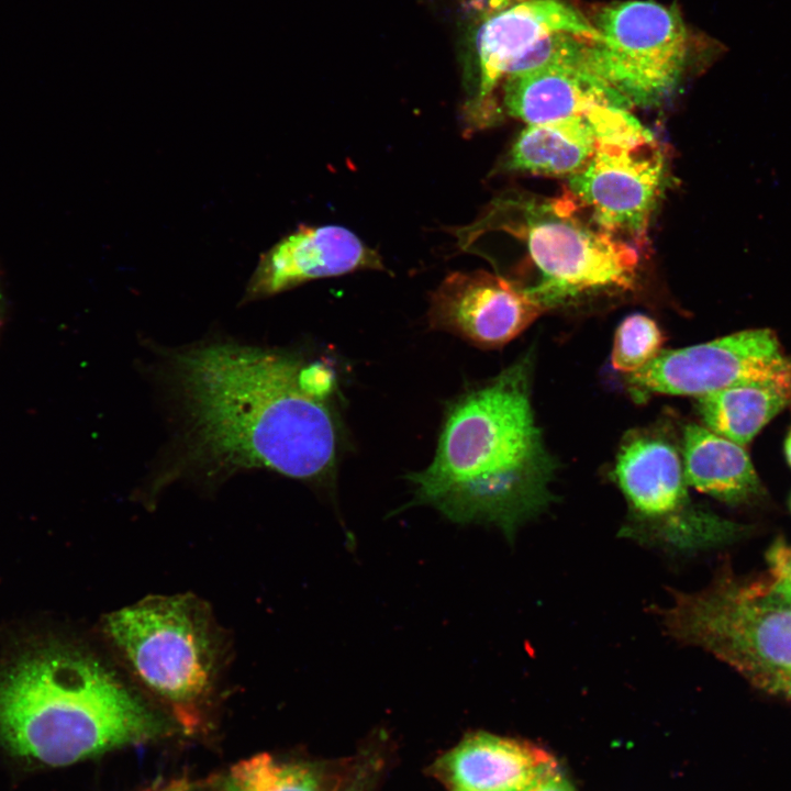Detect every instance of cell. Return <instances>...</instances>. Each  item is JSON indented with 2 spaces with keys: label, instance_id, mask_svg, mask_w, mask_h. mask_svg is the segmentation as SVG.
<instances>
[{
  "label": "cell",
  "instance_id": "obj_15",
  "mask_svg": "<svg viewBox=\"0 0 791 791\" xmlns=\"http://www.w3.org/2000/svg\"><path fill=\"white\" fill-rule=\"evenodd\" d=\"M505 112L527 124L582 116L602 107L631 103L583 66L556 65L511 75L503 80Z\"/></svg>",
  "mask_w": 791,
  "mask_h": 791
},
{
  "label": "cell",
  "instance_id": "obj_14",
  "mask_svg": "<svg viewBox=\"0 0 791 791\" xmlns=\"http://www.w3.org/2000/svg\"><path fill=\"white\" fill-rule=\"evenodd\" d=\"M630 109L602 107L582 115L527 124L513 142L501 167L542 176H573L601 143L635 133L640 123Z\"/></svg>",
  "mask_w": 791,
  "mask_h": 791
},
{
  "label": "cell",
  "instance_id": "obj_26",
  "mask_svg": "<svg viewBox=\"0 0 791 791\" xmlns=\"http://www.w3.org/2000/svg\"><path fill=\"white\" fill-rule=\"evenodd\" d=\"M790 506H791V500H790Z\"/></svg>",
  "mask_w": 791,
  "mask_h": 791
},
{
  "label": "cell",
  "instance_id": "obj_4",
  "mask_svg": "<svg viewBox=\"0 0 791 791\" xmlns=\"http://www.w3.org/2000/svg\"><path fill=\"white\" fill-rule=\"evenodd\" d=\"M571 194L555 199L504 197L472 224L455 230L467 249L491 231H503L525 242L542 279L531 287L548 309L583 294L633 287L637 250L628 243L579 218Z\"/></svg>",
  "mask_w": 791,
  "mask_h": 791
},
{
  "label": "cell",
  "instance_id": "obj_7",
  "mask_svg": "<svg viewBox=\"0 0 791 791\" xmlns=\"http://www.w3.org/2000/svg\"><path fill=\"white\" fill-rule=\"evenodd\" d=\"M614 475L630 504L623 537L670 554H692L728 544L743 531L691 503L680 457L662 439L628 441L619 453Z\"/></svg>",
  "mask_w": 791,
  "mask_h": 791
},
{
  "label": "cell",
  "instance_id": "obj_17",
  "mask_svg": "<svg viewBox=\"0 0 791 791\" xmlns=\"http://www.w3.org/2000/svg\"><path fill=\"white\" fill-rule=\"evenodd\" d=\"M687 484L727 504H740L761 493V484L743 446L697 424L683 434Z\"/></svg>",
  "mask_w": 791,
  "mask_h": 791
},
{
  "label": "cell",
  "instance_id": "obj_1",
  "mask_svg": "<svg viewBox=\"0 0 791 791\" xmlns=\"http://www.w3.org/2000/svg\"><path fill=\"white\" fill-rule=\"evenodd\" d=\"M168 369L187 421L181 466L212 476L265 468L311 482L332 476L338 424L324 365L214 343L175 353Z\"/></svg>",
  "mask_w": 791,
  "mask_h": 791
},
{
  "label": "cell",
  "instance_id": "obj_19",
  "mask_svg": "<svg viewBox=\"0 0 791 791\" xmlns=\"http://www.w3.org/2000/svg\"><path fill=\"white\" fill-rule=\"evenodd\" d=\"M321 769L259 754L233 766L219 791H345Z\"/></svg>",
  "mask_w": 791,
  "mask_h": 791
},
{
  "label": "cell",
  "instance_id": "obj_3",
  "mask_svg": "<svg viewBox=\"0 0 791 791\" xmlns=\"http://www.w3.org/2000/svg\"><path fill=\"white\" fill-rule=\"evenodd\" d=\"M166 729L112 672L76 649L30 655L0 681V738L40 764L70 765Z\"/></svg>",
  "mask_w": 791,
  "mask_h": 791
},
{
  "label": "cell",
  "instance_id": "obj_24",
  "mask_svg": "<svg viewBox=\"0 0 791 791\" xmlns=\"http://www.w3.org/2000/svg\"><path fill=\"white\" fill-rule=\"evenodd\" d=\"M360 780L356 781L355 783L350 784L348 788H346L345 791H363Z\"/></svg>",
  "mask_w": 791,
  "mask_h": 791
},
{
  "label": "cell",
  "instance_id": "obj_21",
  "mask_svg": "<svg viewBox=\"0 0 791 791\" xmlns=\"http://www.w3.org/2000/svg\"><path fill=\"white\" fill-rule=\"evenodd\" d=\"M768 570L754 581L768 599L791 608V545L777 541L766 555Z\"/></svg>",
  "mask_w": 791,
  "mask_h": 791
},
{
  "label": "cell",
  "instance_id": "obj_25",
  "mask_svg": "<svg viewBox=\"0 0 791 791\" xmlns=\"http://www.w3.org/2000/svg\"><path fill=\"white\" fill-rule=\"evenodd\" d=\"M2 316H3V299H2V294H1V290H0V325H1Z\"/></svg>",
  "mask_w": 791,
  "mask_h": 791
},
{
  "label": "cell",
  "instance_id": "obj_20",
  "mask_svg": "<svg viewBox=\"0 0 791 791\" xmlns=\"http://www.w3.org/2000/svg\"><path fill=\"white\" fill-rule=\"evenodd\" d=\"M664 342V333L651 317L631 314L615 332L612 366L617 371L632 374L654 360L661 353Z\"/></svg>",
  "mask_w": 791,
  "mask_h": 791
},
{
  "label": "cell",
  "instance_id": "obj_18",
  "mask_svg": "<svg viewBox=\"0 0 791 791\" xmlns=\"http://www.w3.org/2000/svg\"><path fill=\"white\" fill-rule=\"evenodd\" d=\"M791 389L764 383H746L698 398V411L709 430L740 446L756 434L789 402Z\"/></svg>",
  "mask_w": 791,
  "mask_h": 791
},
{
  "label": "cell",
  "instance_id": "obj_9",
  "mask_svg": "<svg viewBox=\"0 0 791 791\" xmlns=\"http://www.w3.org/2000/svg\"><path fill=\"white\" fill-rule=\"evenodd\" d=\"M626 378L630 388L639 394L699 398L746 383L791 389V358L771 330L753 328L661 352Z\"/></svg>",
  "mask_w": 791,
  "mask_h": 791
},
{
  "label": "cell",
  "instance_id": "obj_13",
  "mask_svg": "<svg viewBox=\"0 0 791 791\" xmlns=\"http://www.w3.org/2000/svg\"><path fill=\"white\" fill-rule=\"evenodd\" d=\"M364 269L385 270V266L380 255L352 231L338 225L302 226L261 256L245 299Z\"/></svg>",
  "mask_w": 791,
  "mask_h": 791
},
{
  "label": "cell",
  "instance_id": "obj_5",
  "mask_svg": "<svg viewBox=\"0 0 791 791\" xmlns=\"http://www.w3.org/2000/svg\"><path fill=\"white\" fill-rule=\"evenodd\" d=\"M666 633L724 661L756 688L791 701V608L722 567L695 592L672 591L659 608Z\"/></svg>",
  "mask_w": 791,
  "mask_h": 791
},
{
  "label": "cell",
  "instance_id": "obj_11",
  "mask_svg": "<svg viewBox=\"0 0 791 791\" xmlns=\"http://www.w3.org/2000/svg\"><path fill=\"white\" fill-rule=\"evenodd\" d=\"M557 33L601 40L594 24L562 0H523L484 20L476 40L477 85L464 107L469 129H483L500 119L495 88L517 73L538 43Z\"/></svg>",
  "mask_w": 791,
  "mask_h": 791
},
{
  "label": "cell",
  "instance_id": "obj_12",
  "mask_svg": "<svg viewBox=\"0 0 791 791\" xmlns=\"http://www.w3.org/2000/svg\"><path fill=\"white\" fill-rule=\"evenodd\" d=\"M547 309L532 288L484 270L456 271L431 293L428 323L482 347L519 336Z\"/></svg>",
  "mask_w": 791,
  "mask_h": 791
},
{
  "label": "cell",
  "instance_id": "obj_22",
  "mask_svg": "<svg viewBox=\"0 0 791 791\" xmlns=\"http://www.w3.org/2000/svg\"><path fill=\"white\" fill-rule=\"evenodd\" d=\"M519 791H575V789L554 762Z\"/></svg>",
  "mask_w": 791,
  "mask_h": 791
},
{
  "label": "cell",
  "instance_id": "obj_2",
  "mask_svg": "<svg viewBox=\"0 0 791 791\" xmlns=\"http://www.w3.org/2000/svg\"><path fill=\"white\" fill-rule=\"evenodd\" d=\"M531 360L520 359L453 401L433 461L408 478L414 503L455 523H487L505 537L553 500L555 464L530 399Z\"/></svg>",
  "mask_w": 791,
  "mask_h": 791
},
{
  "label": "cell",
  "instance_id": "obj_8",
  "mask_svg": "<svg viewBox=\"0 0 791 791\" xmlns=\"http://www.w3.org/2000/svg\"><path fill=\"white\" fill-rule=\"evenodd\" d=\"M587 68L631 105H656L676 88L686 66L688 36L676 9L633 0L612 3L594 24Z\"/></svg>",
  "mask_w": 791,
  "mask_h": 791
},
{
  "label": "cell",
  "instance_id": "obj_6",
  "mask_svg": "<svg viewBox=\"0 0 791 791\" xmlns=\"http://www.w3.org/2000/svg\"><path fill=\"white\" fill-rule=\"evenodd\" d=\"M104 627L132 672L176 711L190 713L209 694L218 643L196 598L149 597L108 615Z\"/></svg>",
  "mask_w": 791,
  "mask_h": 791
},
{
  "label": "cell",
  "instance_id": "obj_16",
  "mask_svg": "<svg viewBox=\"0 0 791 791\" xmlns=\"http://www.w3.org/2000/svg\"><path fill=\"white\" fill-rule=\"evenodd\" d=\"M554 762L550 755L526 743L477 733L436 767L449 791H519Z\"/></svg>",
  "mask_w": 791,
  "mask_h": 791
},
{
  "label": "cell",
  "instance_id": "obj_10",
  "mask_svg": "<svg viewBox=\"0 0 791 791\" xmlns=\"http://www.w3.org/2000/svg\"><path fill=\"white\" fill-rule=\"evenodd\" d=\"M666 181L662 152L650 131L601 143L569 178V192L593 223L616 235L645 237Z\"/></svg>",
  "mask_w": 791,
  "mask_h": 791
},
{
  "label": "cell",
  "instance_id": "obj_23",
  "mask_svg": "<svg viewBox=\"0 0 791 791\" xmlns=\"http://www.w3.org/2000/svg\"><path fill=\"white\" fill-rule=\"evenodd\" d=\"M784 453H786V457H787V459H788V463H789L790 466H791V428H790L789 434H788V436H787V438H786V442H784Z\"/></svg>",
  "mask_w": 791,
  "mask_h": 791
}]
</instances>
